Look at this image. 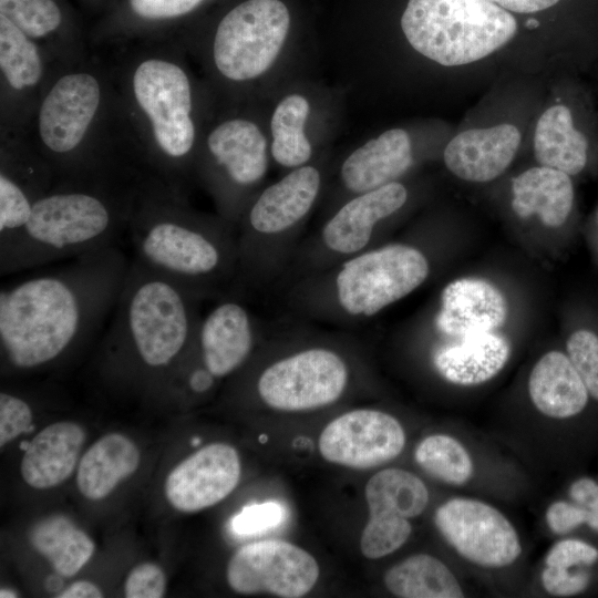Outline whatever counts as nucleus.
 <instances>
[{"label":"nucleus","instance_id":"12","mask_svg":"<svg viewBox=\"0 0 598 598\" xmlns=\"http://www.w3.org/2000/svg\"><path fill=\"white\" fill-rule=\"evenodd\" d=\"M348 369L340 355L312 348L283 358L262 371L260 399L280 411H306L329 405L343 393Z\"/></svg>","mask_w":598,"mask_h":598},{"label":"nucleus","instance_id":"9","mask_svg":"<svg viewBox=\"0 0 598 598\" xmlns=\"http://www.w3.org/2000/svg\"><path fill=\"white\" fill-rule=\"evenodd\" d=\"M429 272V261L417 248L385 245L343 264L336 277L337 298L347 313L371 317L419 288Z\"/></svg>","mask_w":598,"mask_h":598},{"label":"nucleus","instance_id":"31","mask_svg":"<svg viewBox=\"0 0 598 598\" xmlns=\"http://www.w3.org/2000/svg\"><path fill=\"white\" fill-rule=\"evenodd\" d=\"M29 539L33 548L65 577L78 574L95 549L91 537L61 514L37 522L29 532Z\"/></svg>","mask_w":598,"mask_h":598},{"label":"nucleus","instance_id":"49","mask_svg":"<svg viewBox=\"0 0 598 598\" xmlns=\"http://www.w3.org/2000/svg\"><path fill=\"white\" fill-rule=\"evenodd\" d=\"M527 25H528V27H536V25H537V22H536V20H528Z\"/></svg>","mask_w":598,"mask_h":598},{"label":"nucleus","instance_id":"39","mask_svg":"<svg viewBox=\"0 0 598 598\" xmlns=\"http://www.w3.org/2000/svg\"><path fill=\"white\" fill-rule=\"evenodd\" d=\"M287 517L286 506L277 501L252 503L231 518L230 528L238 536H257L279 527Z\"/></svg>","mask_w":598,"mask_h":598},{"label":"nucleus","instance_id":"22","mask_svg":"<svg viewBox=\"0 0 598 598\" xmlns=\"http://www.w3.org/2000/svg\"><path fill=\"white\" fill-rule=\"evenodd\" d=\"M406 198V188L398 182L361 193L323 226L321 237L326 247L342 255L361 251L370 241L375 225L398 212Z\"/></svg>","mask_w":598,"mask_h":598},{"label":"nucleus","instance_id":"19","mask_svg":"<svg viewBox=\"0 0 598 598\" xmlns=\"http://www.w3.org/2000/svg\"><path fill=\"white\" fill-rule=\"evenodd\" d=\"M506 318L507 301L498 288L487 280L467 277L444 288L436 327L458 339L495 331Z\"/></svg>","mask_w":598,"mask_h":598},{"label":"nucleus","instance_id":"23","mask_svg":"<svg viewBox=\"0 0 598 598\" xmlns=\"http://www.w3.org/2000/svg\"><path fill=\"white\" fill-rule=\"evenodd\" d=\"M84 441L85 432L75 422L60 421L45 426L24 450L20 463L23 481L37 489L60 485L74 472Z\"/></svg>","mask_w":598,"mask_h":598},{"label":"nucleus","instance_id":"27","mask_svg":"<svg viewBox=\"0 0 598 598\" xmlns=\"http://www.w3.org/2000/svg\"><path fill=\"white\" fill-rule=\"evenodd\" d=\"M528 393L535 408L553 419H568L587 405L589 393L567 354L550 351L534 365Z\"/></svg>","mask_w":598,"mask_h":598},{"label":"nucleus","instance_id":"35","mask_svg":"<svg viewBox=\"0 0 598 598\" xmlns=\"http://www.w3.org/2000/svg\"><path fill=\"white\" fill-rule=\"evenodd\" d=\"M205 0H126L124 20L97 33L100 41L146 34L194 12Z\"/></svg>","mask_w":598,"mask_h":598},{"label":"nucleus","instance_id":"24","mask_svg":"<svg viewBox=\"0 0 598 598\" xmlns=\"http://www.w3.org/2000/svg\"><path fill=\"white\" fill-rule=\"evenodd\" d=\"M0 14L37 41L60 64L87 55L58 0H0Z\"/></svg>","mask_w":598,"mask_h":598},{"label":"nucleus","instance_id":"6","mask_svg":"<svg viewBox=\"0 0 598 598\" xmlns=\"http://www.w3.org/2000/svg\"><path fill=\"white\" fill-rule=\"evenodd\" d=\"M199 296L132 259L109 326V347L145 371H165L192 344Z\"/></svg>","mask_w":598,"mask_h":598},{"label":"nucleus","instance_id":"18","mask_svg":"<svg viewBox=\"0 0 598 598\" xmlns=\"http://www.w3.org/2000/svg\"><path fill=\"white\" fill-rule=\"evenodd\" d=\"M193 341L203 363L197 368L215 379L224 378L236 371L254 348L252 319L243 305L223 301L199 320Z\"/></svg>","mask_w":598,"mask_h":598},{"label":"nucleus","instance_id":"25","mask_svg":"<svg viewBox=\"0 0 598 598\" xmlns=\"http://www.w3.org/2000/svg\"><path fill=\"white\" fill-rule=\"evenodd\" d=\"M412 161L409 134L392 128L352 152L341 166V179L348 189L361 194L395 182Z\"/></svg>","mask_w":598,"mask_h":598},{"label":"nucleus","instance_id":"48","mask_svg":"<svg viewBox=\"0 0 598 598\" xmlns=\"http://www.w3.org/2000/svg\"><path fill=\"white\" fill-rule=\"evenodd\" d=\"M0 597L1 598H14V597H17V594L11 589L2 588L0 590Z\"/></svg>","mask_w":598,"mask_h":598},{"label":"nucleus","instance_id":"30","mask_svg":"<svg viewBox=\"0 0 598 598\" xmlns=\"http://www.w3.org/2000/svg\"><path fill=\"white\" fill-rule=\"evenodd\" d=\"M586 136L576 130L571 113L565 105H554L537 121L534 153L540 166L579 174L587 163Z\"/></svg>","mask_w":598,"mask_h":598},{"label":"nucleus","instance_id":"5","mask_svg":"<svg viewBox=\"0 0 598 598\" xmlns=\"http://www.w3.org/2000/svg\"><path fill=\"white\" fill-rule=\"evenodd\" d=\"M127 233L135 261L199 295L230 272L238 255L224 224L202 217L184 193L148 176L138 182Z\"/></svg>","mask_w":598,"mask_h":598},{"label":"nucleus","instance_id":"47","mask_svg":"<svg viewBox=\"0 0 598 598\" xmlns=\"http://www.w3.org/2000/svg\"><path fill=\"white\" fill-rule=\"evenodd\" d=\"M215 382V378L205 369L194 368L187 375V386L196 394L209 391Z\"/></svg>","mask_w":598,"mask_h":598},{"label":"nucleus","instance_id":"7","mask_svg":"<svg viewBox=\"0 0 598 598\" xmlns=\"http://www.w3.org/2000/svg\"><path fill=\"white\" fill-rule=\"evenodd\" d=\"M401 27L415 51L445 66L481 60L517 31L515 18L487 0H409Z\"/></svg>","mask_w":598,"mask_h":598},{"label":"nucleus","instance_id":"29","mask_svg":"<svg viewBox=\"0 0 598 598\" xmlns=\"http://www.w3.org/2000/svg\"><path fill=\"white\" fill-rule=\"evenodd\" d=\"M141 454L133 441L109 433L91 445L81 457L76 472L80 493L87 499L105 498L120 482L134 474Z\"/></svg>","mask_w":598,"mask_h":598},{"label":"nucleus","instance_id":"16","mask_svg":"<svg viewBox=\"0 0 598 598\" xmlns=\"http://www.w3.org/2000/svg\"><path fill=\"white\" fill-rule=\"evenodd\" d=\"M54 171L24 134H0V248L54 184Z\"/></svg>","mask_w":598,"mask_h":598},{"label":"nucleus","instance_id":"32","mask_svg":"<svg viewBox=\"0 0 598 598\" xmlns=\"http://www.w3.org/2000/svg\"><path fill=\"white\" fill-rule=\"evenodd\" d=\"M390 592L402 598H462L464 592L448 567L434 556L417 554L384 575Z\"/></svg>","mask_w":598,"mask_h":598},{"label":"nucleus","instance_id":"4","mask_svg":"<svg viewBox=\"0 0 598 598\" xmlns=\"http://www.w3.org/2000/svg\"><path fill=\"white\" fill-rule=\"evenodd\" d=\"M56 179L124 165L130 145L113 72L89 54L60 65L24 133Z\"/></svg>","mask_w":598,"mask_h":598},{"label":"nucleus","instance_id":"1","mask_svg":"<svg viewBox=\"0 0 598 598\" xmlns=\"http://www.w3.org/2000/svg\"><path fill=\"white\" fill-rule=\"evenodd\" d=\"M131 260L117 245L1 287L0 346L7 364L32 370L56 361L114 310Z\"/></svg>","mask_w":598,"mask_h":598},{"label":"nucleus","instance_id":"46","mask_svg":"<svg viewBox=\"0 0 598 598\" xmlns=\"http://www.w3.org/2000/svg\"><path fill=\"white\" fill-rule=\"evenodd\" d=\"M100 588L91 581L79 580L65 588L59 598H101Z\"/></svg>","mask_w":598,"mask_h":598},{"label":"nucleus","instance_id":"13","mask_svg":"<svg viewBox=\"0 0 598 598\" xmlns=\"http://www.w3.org/2000/svg\"><path fill=\"white\" fill-rule=\"evenodd\" d=\"M319 574V565L311 554L278 539L240 547L226 568V578L234 591L268 592L283 598H299L310 592Z\"/></svg>","mask_w":598,"mask_h":598},{"label":"nucleus","instance_id":"40","mask_svg":"<svg viewBox=\"0 0 598 598\" xmlns=\"http://www.w3.org/2000/svg\"><path fill=\"white\" fill-rule=\"evenodd\" d=\"M566 348L589 395L598 401V336L587 329L577 330L568 338Z\"/></svg>","mask_w":598,"mask_h":598},{"label":"nucleus","instance_id":"45","mask_svg":"<svg viewBox=\"0 0 598 598\" xmlns=\"http://www.w3.org/2000/svg\"><path fill=\"white\" fill-rule=\"evenodd\" d=\"M507 11L529 13L553 7L559 0H487Z\"/></svg>","mask_w":598,"mask_h":598},{"label":"nucleus","instance_id":"11","mask_svg":"<svg viewBox=\"0 0 598 598\" xmlns=\"http://www.w3.org/2000/svg\"><path fill=\"white\" fill-rule=\"evenodd\" d=\"M56 62L0 14V134H24Z\"/></svg>","mask_w":598,"mask_h":598},{"label":"nucleus","instance_id":"44","mask_svg":"<svg viewBox=\"0 0 598 598\" xmlns=\"http://www.w3.org/2000/svg\"><path fill=\"white\" fill-rule=\"evenodd\" d=\"M570 569L546 566L542 573L545 590L556 597H570L582 592L589 585L590 574L585 570L575 573Z\"/></svg>","mask_w":598,"mask_h":598},{"label":"nucleus","instance_id":"42","mask_svg":"<svg viewBox=\"0 0 598 598\" xmlns=\"http://www.w3.org/2000/svg\"><path fill=\"white\" fill-rule=\"evenodd\" d=\"M166 578L162 568L153 563L135 566L126 577L127 598H161L165 595Z\"/></svg>","mask_w":598,"mask_h":598},{"label":"nucleus","instance_id":"43","mask_svg":"<svg viewBox=\"0 0 598 598\" xmlns=\"http://www.w3.org/2000/svg\"><path fill=\"white\" fill-rule=\"evenodd\" d=\"M598 560V549L579 539H565L555 544L546 556V565L574 568L591 566Z\"/></svg>","mask_w":598,"mask_h":598},{"label":"nucleus","instance_id":"41","mask_svg":"<svg viewBox=\"0 0 598 598\" xmlns=\"http://www.w3.org/2000/svg\"><path fill=\"white\" fill-rule=\"evenodd\" d=\"M32 410L27 401L9 392L0 393V445L32 430Z\"/></svg>","mask_w":598,"mask_h":598},{"label":"nucleus","instance_id":"10","mask_svg":"<svg viewBox=\"0 0 598 598\" xmlns=\"http://www.w3.org/2000/svg\"><path fill=\"white\" fill-rule=\"evenodd\" d=\"M267 141L256 123L244 117L218 122L198 144L195 166L216 192L226 220L238 214V196L267 171Z\"/></svg>","mask_w":598,"mask_h":598},{"label":"nucleus","instance_id":"36","mask_svg":"<svg viewBox=\"0 0 598 598\" xmlns=\"http://www.w3.org/2000/svg\"><path fill=\"white\" fill-rule=\"evenodd\" d=\"M414 458L429 475L446 484L463 485L473 475L468 452L450 435L426 436L416 446Z\"/></svg>","mask_w":598,"mask_h":598},{"label":"nucleus","instance_id":"15","mask_svg":"<svg viewBox=\"0 0 598 598\" xmlns=\"http://www.w3.org/2000/svg\"><path fill=\"white\" fill-rule=\"evenodd\" d=\"M318 445L328 462L364 470L395 458L405 445V432L394 416L360 409L331 421L321 432Z\"/></svg>","mask_w":598,"mask_h":598},{"label":"nucleus","instance_id":"17","mask_svg":"<svg viewBox=\"0 0 598 598\" xmlns=\"http://www.w3.org/2000/svg\"><path fill=\"white\" fill-rule=\"evenodd\" d=\"M241 473L237 451L225 443L208 444L176 465L167 475L164 491L177 511L194 513L226 498Z\"/></svg>","mask_w":598,"mask_h":598},{"label":"nucleus","instance_id":"21","mask_svg":"<svg viewBox=\"0 0 598 598\" xmlns=\"http://www.w3.org/2000/svg\"><path fill=\"white\" fill-rule=\"evenodd\" d=\"M520 144L515 125L464 131L453 137L443 154L446 167L468 182H489L513 162Z\"/></svg>","mask_w":598,"mask_h":598},{"label":"nucleus","instance_id":"34","mask_svg":"<svg viewBox=\"0 0 598 598\" xmlns=\"http://www.w3.org/2000/svg\"><path fill=\"white\" fill-rule=\"evenodd\" d=\"M309 114L308 101L298 94L286 96L277 105L270 122L271 153L285 167H299L311 157V145L303 126Z\"/></svg>","mask_w":598,"mask_h":598},{"label":"nucleus","instance_id":"38","mask_svg":"<svg viewBox=\"0 0 598 598\" xmlns=\"http://www.w3.org/2000/svg\"><path fill=\"white\" fill-rule=\"evenodd\" d=\"M412 525L403 517L369 516L360 538V549L370 559L382 558L405 544Z\"/></svg>","mask_w":598,"mask_h":598},{"label":"nucleus","instance_id":"26","mask_svg":"<svg viewBox=\"0 0 598 598\" xmlns=\"http://www.w3.org/2000/svg\"><path fill=\"white\" fill-rule=\"evenodd\" d=\"M511 354L507 339L495 331L458 338L441 348L434 365L448 382L457 385L484 383L505 367Z\"/></svg>","mask_w":598,"mask_h":598},{"label":"nucleus","instance_id":"14","mask_svg":"<svg viewBox=\"0 0 598 598\" xmlns=\"http://www.w3.org/2000/svg\"><path fill=\"white\" fill-rule=\"evenodd\" d=\"M444 539L464 559L486 568L513 564L522 553L515 527L492 505L472 498H452L434 515Z\"/></svg>","mask_w":598,"mask_h":598},{"label":"nucleus","instance_id":"3","mask_svg":"<svg viewBox=\"0 0 598 598\" xmlns=\"http://www.w3.org/2000/svg\"><path fill=\"white\" fill-rule=\"evenodd\" d=\"M143 176L133 166L55 179L24 226L0 248V274L9 275L112 245L124 231Z\"/></svg>","mask_w":598,"mask_h":598},{"label":"nucleus","instance_id":"28","mask_svg":"<svg viewBox=\"0 0 598 598\" xmlns=\"http://www.w3.org/2000/svg\"><path fill=\"white\" fill-rule=\"evenodd\" d=\"M512 208L520 218L537 215L548 227H559L574 204L570 176L545 166L532 167L512 181Z\"/></svg>","mask_w":598,"mask_h":598},{"label":"nucleus","instance_id":"50","mask_svg":"<svg viewBox=\"0 0 598 598\" xmlns=\"http://www.w3.org/2000/svg\"><path fill=\"white\" fill-rule=\"evenodd\" d=\"M199 442H200L199 439H194V440H193V444H194V445H197Z\"/></svg>","mask_w":598,"mask_h":598},{"label":"nucleus","instance_id":"33","mask_svg":"<svg viewBox=\"0 0 598 598\" xmlns=\"http://www.w3.org/2000/svg\"><path fill=\"white\" fill-rule=\"evenodd\" d=\"M364 494L369 516L410 519L421 515L429 504L425 484L402 468H386L375 473L368 481Z\"/></svg>","mask_w":598,"mask_h":598},{"label":"nucleus","instance_id":"37","mask_svg":"<svg viewBox=\"0 0 598 598\" xmlns=\"http://www.w3.org/2000/svg\"><path fill=\"white\" fill-rule=\"evenodd\" d=\"M569 494L574 503L558 501L546 512L548 527L565 534L582 524L598 532V483L589 477L575 481Z\"/></svg>","mask_w":598,"mask_h":598},{"label":"nucleus","instance_id":"20","mask_svg":"<svg viewBox=\"0 0 598 598\" xmlns=\"http://www.w3.org/2000/svg\"><path fill=\"white\" fill-rule=\"evenodd\" d=\"M320 188V174L312 166L297 167L268 186L250 205L246 235L268 236L295 226L312 207Z\"/></svg>","mask_w":598,"mask_h":598},{"label":"nucleus","instance_id":"8","mask_svg":"<svg viewBox=\"0 0 598 598\" xmlns=\"http://www.w3.org/2000/svg\"><path fill=\"white\" fill-rule=\"evenodd\" d=\"M290 24L279 0H246L231 8L215 28L209 59L229 83H245L264 74L279 54Z\"/></svg>","mask_w":598,"mask_h":598},{"label":"nucleus","instance_id":"2","mask_svg":"<svg viewBox=\"0 0 598 598\" xmlns=\"http://www.w3.org/2000/svg\"><path fill=\"white\" fill-rule=\"evenodd\" d=\"M141 172L185 194L199 144L192 76L174 43L133 48L112 71Z\"/></svg>","mask_w":598,"mask_h":598}]
</instances>
